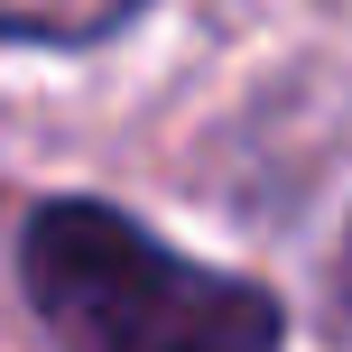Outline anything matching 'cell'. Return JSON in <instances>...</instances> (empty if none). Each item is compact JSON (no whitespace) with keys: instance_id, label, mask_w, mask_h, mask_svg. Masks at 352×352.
<instances>
[{"instance_id":"3957f363","label":"cell","mask_w":352,"mask_h":352,"mask_svg":"<svg viewBox=\"0 0 352 352\" xmlns=\"http://www.w3.org/2000/svg\"><path fill=\"white\" fill-rule=\"evenodd\" d=\"M343 287H352V223H343Z\"/></svg>"},{"instance_id":"6da1fadb","label":"cell","mask_w":352,"mask_h":352,"mask_svg":"<svg viewBox=\"0 0 352 352\" xmlns=\"http://www.w3.org/2000/svg\"><path fill=\"white\" fill-rule=\"evenodd\" d=\"M19 287L56 352H278L287 316L269 287L176 260L130 213L47 195L19 232Z\"/></svg>"},{"instance_id":"7a4b0ae2","label":"cell","mask_w":352,"mask_h":352,"mask_svg":"<svg viewBox=\"0 0 352 352\" xmlns=\"http://www.w3.org/2000/svg\"><path fill=\"white\" fill-rule=\"evenodd\" d=\"M0 10H10V37H28V47H74V37L121 28L148 0H0Z\"/></svg>"}]
</instances>
